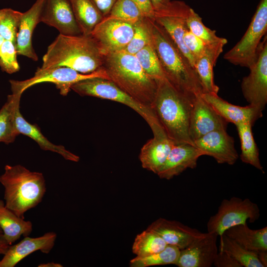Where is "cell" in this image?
<instances>
[{
  "instance_id": "cell-1",
  "label": "cell",
  "mask_w": 267,
  "mask_h": 267,
  "mask_svg": "<svg viewBox=\"0 0 267 267\" xmlns=\"http://www.w3.org/2000/svg\"><path fill=\"white\" fill-rule=\"evenodd\" d=\"M152 45L169 82L191 100L203 93L195 69L178 48L166 30L154 19L147 18Z\"/></svg>"
},
{
  "instance_id": "cell-2",
  "label": "cell",
  "mask_w": 267,
  "mask_h": 267,
  "mask_svg": "<svg viewBox=\"0 0 267 267\" xmlns=\"http://www.w3.org/2000/svg\"><path fill=\"white\" fill-rule=\"evenodd\" d=\"M104 55L89 35L59 34L43 57L42 69L66 67L89 74L102 66Z\"/></svg>"
},
{
  "instance_id": "cell-3",
  "label": "cell",
  "mask_w": 267,
  "mask_h": 267,
  "mask_svg": "<svg viewBox=\"0 0 267 267\" xmlns=\"http://www.w3.org/2000/svg\"><path fill=\"white\" fill-rule=\"evenodd\" d=\"M157 83V89L151 108L158 121L175 144L194 145L188 133L193 100L178 91L167 79Z\"/></svg>"
},
{
  "instance_id": "cell-4",
  "label": "cell",
  "mask_w": 267,
  "mask_h": 267,
  "mask_svg": "<svg viewBox=\"0 0 267 267\" xmlns=\"http://www.w3.org/2000/svg\"><path fill=\"white\" fill-rule=\"evenodd\" d=\"M102 67L109 80L137 102L151 108L157 83L145 73L135 55L122 51L106 54Z\"/></svg>"
},
{
  "instance_id": "cell-5",
  "label": "cell",
  "mask_w": 267,
  "mask_h": 267,
  "mask_svg": "<svg viewBox=\"0 0 267 267\" xmlns=\"http://www.w3.org/2000/svg\"><path fill=\"white\" fill-rule=\"evenodd\" d=\"M0 182L4 188L5 205L22 219L26 212L42 202L46 190L42 173L20 165H5Z\"/></svg>"
},
{
  "instance_id": "cell-6",
  "label": "cell",
  "mask_w": 267,
  "mask_h": 267,
  "mask_svg": "<svg viewBox=\"0 0 267 267\" xmlns=\"http://www.w3.org/2000/svg\"><path fill=\"white\" fill-rule=\"evenodd\" d=\"M267 31V0H261L246 32L223 58L235 65L249 68L257 58Z\"/></svg>"
},
{
  "instance_id": "cell-7",
  "label": "cell",
  "mask_w": 267,
  "mask_h": 267,
  "mask_svg": "<svg viewBox=\"0 0 267 267\" xmlns=\"http://www.w3.org/2000/svg\"><path fill=\"white\" fill-rule=\"evenodd\" d=\"M71 89L81 96H93L124 104L138 113L149 126L158 121L150 107L137 102L108 79L99 77L84 79L73 84Z\"/></svg>"
},
{
  "instance_id": "cell-8",
  "label": "cell",
  "mask_w": 267,
  "mask_h": 267,
  "mask_svg": "<svg viewBox=\"0 0 267 267\" xmlns=\"http://www.w3.org/2000/svg\"><path fill=\"white\" fill-rule=\"evenodd\" d=\"M260 216L258 205L249 198L242 199L232 197L221 202L217 212L211 216L207 222L209 232L216 233L221 236L228 228L240 224L253 223Z\"/></svg>"
},
{
  "instance_id": "cell-9",
  "label": "cell",
  "mask_w": 267,
  "mask_h": 267,
  "mask_svg": "<svg viewBox=\"0 0 267 267\" xmlns=\"http://www.w3.org/2000/svg\"><path fill=\"white\" fill-rule=\"evenodd\" d=\"M99 77L109 79L104 69H99L89 74L81 73L66 67H56L47 69L38 68L34 76L24 81L10 80L12 92L22 94L29 88L39 83H51L55 85L63 95H66L71 86L77 82L89 78Z\"/></svg>"
},
{
  "instance_id": "cell-10",
  "label": "cell",
  "mask_w": 267,
  "mask_h": 267,
  "mask_svg": "<svg viewBox=\"0 0 267 267\" xmlns=\"http://www.w3.org/2000/svg\"><path fill=\"white\" fill-rule=\"evenodd\" d=\"M190 7L185 2L171 0L164 7L155 11L154 19L166 30L180 51L194 68V59L187 49L183 36L188 29L186 19Z\"/></svg>"
},
{
  "instance_id": "cell-11",
  "label": "cell",
  "mask_w": 267,
  "mask_h": 267,
  "mask_svg": "<svg viewBox=\"0 0 267 267\" xmlns=\"http://www.w3.org/2000/svg\"><path fill=\"white\" fill-rule=\"evenodd\" d=\"M249 74L241 81L242 92L247 101L263 111L267 103V38L262 41L255 61L249 67Z\"/></svg>"
},
{
  "instance_id": "cell-12",
  "label": "cell",
  "mask_w": 267,
  "mask_h": 267,
  "mask_svg": "<svg viewBox=\"0 0 267 267\" xmlns=\"http://www.w3.org/2000/svg\"><path fill=\"white\" fill-rule=\"evenodd\" d=\"M134 32V25L106 16L90 36L105 55L122 50L131 41Z\"/></svg>"
},
{
  "instance_id": "cell-13",
  "label": "cell",
  "mask_w": 267,
  "mask_h": 267,
  "mask_svg": "<svg viewBox=\"0 0 267 267\" xmlns=\"http://www.w3.org/2000/svg\"><path fill=\"white\" fill-rule=\"evenodd\" d=\"M218 235L214 232L202 233L186 247L180 250L176 265L179 267H211L218 253Z\"/></svg>"
},
{
  "instance_id": "cell-14",
  "label": "cell",
  "mask_w": 267,
  "mask_h": 267,
  "mask_svg": "<svg viewBox=\"0 0 267 267\" xmlns=\"http://www.w3.org/2000/svg\"><path fill=\"white\" fill-rule=\"evenodd\" d=\"M227 124L228 122L202 97L201 94L193 99L188 128L189 136L193 143L209 132L226 129Z\"/></svg>"
},
{
  "instance_id": "cell-15",
  "label": "cell",
  "mask_w": 267,
  "mask_h": 267,
  "mask_svg": "<svg viewBox=\"0 0 267 267\" xmlns=\"http://www.w3.org/2000/svg\"><path fill=\"white\" fill-rule=\"evenodd\" d=\"M149 127L153 137L141 148L139 159L143 168L157 174L175 143L168 137L158 121Z\"/></svg>"
},
{
  "instance_id": "cell-16",
  "label": "cell",
  "mask_w": 267,
  "mask_h": 267,
  "mask_svg": "<svg viewBox=\"0 0 267 267\" xmlns=\"http://www.w3.org/2000/svg\"><path fill=\"white\" fill-rule=\"evenodd\" d=\"M193 143L205 155L213 157L219 164L232 165L238 158L234 139L227 134L226 129L209 132L195 140Z\"/></svg>"
},
{
  "instance_id": "cell-17",
  "label": "cell",
  "mask_w": 267,
  "mask_h": 267,
  "mask_svg": "<svg viewBox=\"0 0 267 267\" xmlns=\"http://www.w3.org/2000/svg\"><path fill=\"white\" fill-rule=\"evenodd\" d=\"M40 21L54 27L62 35L82 34L69 0H44Z\"/></svg>"
},
{
  "instance_id": "cell-18",
  "label": "cell",
  "mask_w": 267,
  "mask_h": 267,
  "mask_svg": "<svg viewBox=\"0 0 267 267\" xmlns=\"http://www.w3.org/2000/svg\"><path fill=\"white\" fill-rule=\"evenodd\" d=\"M204 152L189 144H175L157 175L160 178L170 179L186 169H194Z\"/></svg>"
},
{
  "instance_id": "cell-19",
  "label": "cell",
  "mask_w": 267,
  "mask_h": 267,
  "mask_svg": "<svg viewBox=\"0 0 267 267\" xmlns=\"http://www.w3.org/2000/svg\"><path fill=\"white\" fill-rule=\"evenodd\" d=\"M57 234L48 232L38 237L28 236L18 243L11 245L0 260V267H14L30 254L37 251L48 254L54 246Z\"/></svg>"
},
{
  "instance_id": "cell-20",
  "label": "cell",
  "mask_w": 267,
  "mask_h": 267,
  "mask_svg": "<svg viewBox=\"0 0 267 267\" xmlns=\"http://www.w3.org/2000/svg\"><path fill=\"white\" fill-rule=\"evenodd\" d=\"M159 235L167 245L178 247L180 250L186 247L202 233L179 222L160 218L147 227Z\"/></svg>"
},
{
  "instance_id": "cell-21",
  "label": "cell",
  "mask_w": 267,
  "mask_h": 267,
  "mask_svg": "<svg viewBox=\"0 0 267 267\" xmlns=\"http://www.w3.org/2000/svg\"><path fill=\"white\" fill-rule=\"evenodd\" d=\"M202 97L227 122L235 125L254 123L263 116L262 110L251 105L240 106L231 104L218 94L202 93Z\"/></svg>"
},
{
  "instance_id": "cell-22",
  "label": "cell",
  "mask_w": 267,
  "mask_h": 267,
  "mask_svg": "<svg viewBox=\"0 0 267 267\" xmlns=\"http://www.w3.org/2000/svg\"><path fill=\"white\" fill-rule=\"evenodd\" d=\"M44 0H36L31 7L23 12L16 40V49L18 55L26 56L36 61L38 57L32 43V38L40 17Z\"/></svg>"
},
{
  "instance_id": "cell-23",
  "label": "cell",
  "mask_w": 267,
  "mask_h": 267,
  "mask_svg": "<svg viewBox=\"0 0 267 267\" xmlns=\"http://www.w3.org/2000/svg\"><path fill=\"white\" fill-rule=\"evenodd\" d=\"M226 43L208 45L204 53L195 61L194 68L201 82L203 93L218 94L219 88L214 80V67Z\"/></svg>"
},
{
  "instance_id": "cell-24",
  "label": "cell",
  "mask_w": 267,
  "mask_h": 267,
  "mask_svg": "<svg viewBox=\"0 0 267 267\" xmlns=\"http://www.w3.org/2000/svg\"><path fill=\"white\" fill-rule=\"evenodd\" d=\"M19 104L20 101L17 103L14 112L15 123L19 134L28 136L34 140L44 150L58 153L67 160L75 162L79 161L78 156L69 151L62 145L52 143L43 134L37 125L28 122L20 113Z\"/></svg>"
},
{
  "instance_id": "cell-25",
  "label": "cell",
  "mask_w": 267,
  "mask_h": 267,
  "mask_svg": "<svg viewBox=\"0 0 267 267\" xmlns=\"http://www.w3.org/2000/svg\"><path fill=\"white\" fill-rule=\"evenodd\" d=\"M223 234L256 254L267 251V226L259 229H252L247 223L240 224L228 228Z\"/></svg>"
},
{
  "instance_id": "cell-26",
  "label": "cell",
  "mask_w": 267,
  "mask_h": 267,
  "mask_svg": "<svg viewBox=\"0 0 267 267\" xmlns=\"http://www.w3.org/2000/svg\"><path fill=\"white\" fill-rule=\"evenodd\" d=\"M17 216L0 199V227L8 243L11 245L21 236L29 235L33 225L29 221H25Z\"/></svg>"
},
{
  "instance_id": "cell-27",
  "label": "cell",
  "mask_w": 267,
  "mask_h": 267,
  "mask_svg": "<svg viewBox=\"0 0 267 267\" xmlns=\"http://www.w3.org/2000/svg\"><path fill=\"white\" fill-rule=\"evenodd\" d=\"M69 0L81 34L90 35L104 17L91 0Z\"/></svg>"
},
{
  "instance_id": "cell-28",
  "label": "cell",
  "mask_w": 267,
  "mask_h": 267,
  "mask_svg": "<svg viewBox=\"0 0 267 267\" xmlns=\"http://www.w3.org/2000/svg\"><path fill=\"white\" fill-rule=\"evenodd\" d=\"M22 94L12 92L0 109V142L8 144L13 142L19 134L15 123L14 112Z\"/></svg>"
},
{
  "instance_id": "cell-29",
  "label": "cell",
  "mask_w": 267,
  "mask_h": 267,
  "mask_svg": "<svg viewBox=\"0 0 267 267\" xmlns=\"http://www.w3.org/2000/svg\"><path fill=\"white\" fill-rule=\"evenodd\" d=\"M241 144V160L263 172L259 158V149L254 140L251 123H241L235 125Z\"/></svg>"
},
{
  "instance_id": "cell-30",
  "label": "cell",
  "mask_w": 267,
  "mask_h": 267,
  "mask_svg": "<svg viewBox=\"0 0 267 267\" xmlns=\"http://www.w3.org/2000/svg\"><path fill=\"white\" fill-rule=\"evenodd\" d=\"M219 250L225 251L242 267H264L255 253L244 248L224 234L220 236Z\"/></svg>"
},
{
  "instance_id": "cell-31",
  "label": "cell",
  "mask_w": 267,
  "mask_h": 267,
  "mask_svg": "<svg viewBox=\"0 0 267 267\" xmlns=\"http://www.w3.org/2000/svg\"><path fill=\"white\" fill-rule=\"evenodd\" d=\"M167 246L166 243L159 235L147 228L136 235L132 251L136 257H142L158 253Z\"/></svg>"
},
{
  "instance_id": "cell-32",
  "label": "cell",
  "mask_w": 267,
  "mask_h": 267,
  "mask_svg": "<svg viewBox=\"0 0 267 267\" xmlns=\"http://www.w3.org/2000/svg\"><path fill=\"white\" fill-rule=\"evenodd\" d=\"M180 253L177 247L167 245L162 251L145 257L135 258L130 262L131 267H147L152 266L176 265Z\"/></svg>"
},
{
  "instance_id": "cell-33",
  "label": "cell",
  "mask_w": 267,
  "mask_h": 267,
  "mask_svg": "<svg viewBox=\"0 0 267 267\" xmlns=\"http://www.w3.org/2000/svg\"><path fill=\"white\" fill-rule=\"evenodd\" d=\"M135 56L145 73L156 82L167 79L152 44L137 52Z\"/></svg>"
},
{
  "instance_id": "cell-34",
  "label": "cell",
  "mask_w": 267,
  "mask_h": 267,
  "mask_svg": "<svg viewBox=\"0 0 267 267\" xmlns=\"http://www.w3.org/2000/svg\"><path fill=\"white\" fill-rule=\"evenodd\" d=\"M186 24L188 29L208 45L227 43L226 39L217 36L215 30L207 27L203 23L202 18L192 8L189 10Z\"/></svg>"
},
{
  "instance_id": "cell-35",
  "label": "cell",
  "mask_w": 267,
  "mask_h": 267,
  "mask_svg": "<svg viewBox=\"0 0 267 267\" xmlns=\"http://www.w3.org/2000/svg\"><path fill=\"white\" fill-rule=\"evenodd\" d=\"M133 37L122 50L124 52L135 55L141 49L152 44L151 33L147 18L144 17L134 25Z\"/></svg>"
},
{
  "instance_id": "cell-36",
  "label": "cell",
  "mask_w": 267,
  "mask_h": 267,
  "mask_svg": "<svg viewBox=\"0 0 267 267\" xmlns=\"http://www.w3.org/2000/svg\"><path fill=\"white\" fill-rule=\"evenodd\" d=\"M23 12L11 8L0 9V36L16 44Z\"/></svg>"
},
{
  "instance_id": "cell-37",
  "label": "cell",
  "mask_w": 267,
  "mask_h": 267,
  "mask_svg": "<svg viewBox=\"0 0 267 267\" xmlns=\"http://www.w3.org/2000/svg\"><path fill=\"white\" fill-rule=\"evenodd\" d=\"M107 17L133 25L144 17L132 0H117Z\"/></svg>"
},
{
  "instance_id": "cell-38",
  "label": "cell",
  "mask_w": 267,
  "mask_h": 267,
  "mask_svg": "<svg viewBox=\"0 0 267 267\" xmlns=\"http://www.w3.org/2000/svg\"><path fill=\"white\" fill-rule=\"evenodd\" d=\"M17 54L15 44L4 40L0 49V67L2 71L12 74L19 70Z\"/></svg>"
},
{
  "instance_id": "cell-39",
  "label": "cell",
  "mask_w": 267,
  "mask_h": 267,
  "mask_svg": "<svg viewBox=\"0 0 267 267\" xmlns=\"http://www.w3.org/2000/svg\"><path fill=\"white\" fill-rule=\"evenodd\" d=\"M183 42L187 49L194 58V62L204 53L208 46V45L189 29L187 30L184 34Z\"/></svg>"
},
{
  "instance_id": "cell-40",
  "label": "cell",
  "mask_w": 267,
  "mask_h": 267,
  "mask_svg": "<svg viewBox=\"0 0 267 267\" xmlns=\"http://www.w3.org/2000/svg\"><path fill=\"white\" fill-rule=\"evenodd\" d=\"M213 265L216 267H242L237 261L223 250H219L218 252Z\"/></svg>"
},
{
  "instance_id": "cell-41",
  "label": "cell",
  "mask_w": 267,
  "mask_h": 267,
  "mask_svg": "<svg viewBox=\"0 0 267 267\" xmlns=\"http://www.w3.org/2000/svg\"><path fill=\"white\" fill-rule=\"evenodd\" d=\"M144 17L154 19L155 11L150 0H132Z\"/></svg>"
},
{
  "instance_id": "cell-42",
  "label": "cell",
  "mask_w": 267,
  "mask_h": 267,
  "mask_svg": "<svg viewBox=\"0 0 267 267\" xmlns=\"http://www.w3.org/2000/svg\"><path fill=\"white\" fill-rule=\"evenodd\" d=\"M117 0H91L104 17L107 16Z\"/></svg>"
},
{
  "instance_id": "cell-43",
  "label": "cell",
  "mask_w": 267,
  "mask_h": 267,
  "mask_svg": "<svg viewBox=\"0 0 267 267\" xmlns=\"http://www.w3.org/2000/svg\"><path fill=\"white\" fill-rule=\"evenodd\" d=\"M154 11L158 10L166 6L171 0H150Z\"/></svg>"
},
{
  "instance_id": "cell-44",
  "label": "cell",
  "mask_w": 267,
  "mask_h": 267,
  "mask_svg": "<svg viewBox=\"0 0 267 267\" xmlns=\"http://www.w3.org/2000/svg\"><path fill=\"white\" fill-rule=\"evenodd\" d=\"M10 245L6 240L2 232H0V255H4Z\"/></svg>"
},
{
  "instance_id": "cell-45",
  "label": "cell",
  "mask_w": 267,
  "mask_h": 267,
  "mask_svg": "<svg viewBox=\"0 0 267 267\" xmlns=\"http://www.w3.org/2000/svg\"><path fill=\"white\" fill-rule=\"evenodd\" d=\"M258 258L264 267H267V251H262L257 254Z\"/></svg>"
},
{
  "instance_id": "cell-46",
  "label": "cell",
  "mask_w": 267,
  "mask_h": 267,
  "mask_svg": "<svg viewBox=\"0 0 267 267\" xmlns=\"http://www.w3.org/2000/svg\"><path fill=\"white\" fill-rule=\"evenodd\" d=\"M39 267H62L63 266L59 263L49 262L45 264H41L38 266Z\"/></svg>"
},
{
  "instance_id": "cell-47",
  "label": "cell",
  "mask_w": 267,
  "mask_h": 267,
  "mask_svg": "<svg viewBox=\"0 0 267 267\" xmlns=\"http://www.w3.org/2000/svg\"><path fill=\"white\" fill-rule=\"evenodd\" d=\"M3 41H4V39L1 36H0V49Z\"/></svg>"
},
{
  "instance_id": "cell-48",
  "label": "cell",
  "mask_w": 267,
  "mask_h": 267,
  "mask_svg": "<svg viewBox=\"0 0 267 267\" xmlns=\"http://www.w3.org/2000/svg\"><path fill=\"white\" fill-rule=\"evenodd\" d=\"M0 232H2V230L0 227Z\"/></svg>"
}]
</instances>
